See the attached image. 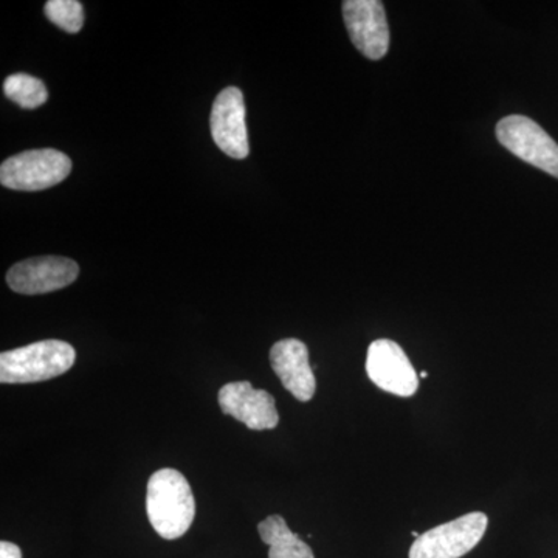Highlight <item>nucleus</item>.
I'll return each mask as SVG.
<instances>
[{
	"label": "nucleus",
	"mask_w": 558,
	"mask_h": 558,
	"mask_svg": "<svg viewBox=\"0 0 558 558\" xmlns=\"http://www.w3.org/2000/svg\"><path fill=\"white\" fill-rule=\"evenodd\" d=\"M9 100L16 102L24 109H36L49 100V92L44 86L43 81L27 73H13L3 83Z\"/></svg>",
	"instance_id": "nucleus-13"
},
{
	"label": "nucleus",
	"mask_w": 558,
	"mask_h": 558,
	"mask_svg": "<svg viewBox=\"0 0 558 558\" xmlns=\"http://www.w3.org/2000/svg\"><path fill=\"white\" fill-rule=\"evenodd\" d=\"M366 373L384 391L411 398L416 395L418 377L409 355L396 341L381 339L371 343L366 355Z\"/></svg>",
	"instance_id": "nucleus-6"
},
{
	"label": "nucleus",
	"mask_w": 558,
	"mask_h": 558,
	"mask_svg": "<svg viewBox=\"0 0 558 558\" xmlns=\"http://www.w3.org/2000/svg\"><path fill=\"white\" fill-rule=\"evenodd\" d=\"M343 17L349 38L363 57L379 61L388 53L389 28L384 3L379 0H347Z\"/></svg>",
	"instance_id": "nucleus-8"
},
{
	"label": "nucleus",
	"mask_w": 558,
	"mask_h": 558,
	"mask_svg": "<svg viewBox=\"0 0 558 558\" xmlns=\"http://www.w3.org/2000/svg\"><path fill=\"white\" fill-rule=\"evenodd\" d=\"M146 512L149 523L165 539L186 534L196 515V501L189 480L174 469H161L148 481Z\"/></svg>",
	"instance_id": "nucleus-1"
},
{
	"label": "nucleus",
	"mask_w": 558,
	"mask_h": 558,
	"mask_svg": "<svg viewBox=\"0 0 558 558\" xmlns=\"http://www.w3.org/2000/svg\"><path fill=\"white\" fill-rule=\"evenodd\" d=\"M418 377H421V379H425V377H428L427 371H422L421 376Z\"/></svg>",
	"instance_id": "nucleus-16"
},
{
	"label": "nucleus",
	"mask_w": 558,
	"mask_h": 558,
	"mask_svg": "<svg viewBox=\"0 0 558 558\" xmlns=\"http://www.w3.org/2000/svg\"><path fill=\"white\" fill-rule=\"evenodd\" d=\"M76 352L61 340H44L0 354L2 384H36L54 379L72 368Z\"/></svg>",
	"instance_id": "nucleus-2"
},
{
	"label": "nucleus",
	"mask_w": 558,
	"mask_h": 558,
	"mask_svg": "<svg viewBox=\"0 0 558 558\" xmlns=\"http://www.w3.org/2000/svg\"><path fill=\"white\" fill-rule=\"evenodd\" d=\"M78 275L80 266L73 259L39 256L14 264L7 274V282L22 295H40L68 288Z\"/></svg>",
	"instance_id": "nucleus-7"
},
{
	"label": "nucleus",
	"mask_w": 558,
	"mask_h": 558,
	"mask_svg": "<svg viewBox=\"0 0 558 558\" xmlns=\"http://www.w3.org/2000/svg\"><path fill=\"white\" fill-rule=\"evenodd\" d=\"M258 532L269 546V558H315L311 546L290 531L282 517H267L258 524Z\"/></svg>",
	"instance_id": "nucleus-12"
},
{
	"label": "nucleus",
	"mask_w": 558,
	"mask_h": 558,
	"mask_svg": "<svg viewBox=\"0 0 558 558\" xmlns=\"http://www.w3.org/2000/svg\"><path fill=\"white\" fill-rule=\"evenodd\" d=\"M411 535H413L414 538L421 537V535H418L417 532H411Z\"/></svg>",
	"instance_id": "nucleus-17"
},
{
	"label": "nucleus",
	"mask_w": 558,
	"mask_h": 558,
	"mask_svg": "<svg viewBox=\"0 0 558 558\" xmlns=\"http://www.w3.org/2000/svg\"><path fill=\"white\" fill-rule=\"evenodd\" d=\"M486 513L472 512L468 515L429 529L416 538L410 549V558H461L486 534Z\"/></svg>",
	"instance_id": "nucleus-4"
},
{
	"label": "nucleus",
	"mask_w": 558,
	"mask_h": 558,
	"mask_svg": "<svg viewBox=\"0 0 558 558\" xmlns=\"http://www.w3.org/2000/svg\"><path fill=\"white\" fill-rule=\"evenodd\" d=\"M72 172V160L57 149H32L16 154L0 167V183L16 191L51 189Z\"/></svg>",
	"instance_id": "nucleus-3"
},
{
	"label": "nucleus",
	"mask_w": 558,
	"mask_h": 558,
	"mask_svg": "<svg viewBox=\"0 0 558 558\" xmlns=\"http://www.w3.org/2000/svg\"><path fill=\"white\" fill-rule=\"evenodd\" d=\"M219 405L223 414L256 432L275 428L279 422L274 396L264 389L253 388L250 381L223 385L219 391Z\"/></svg>",
	"instance_id": "nucleus-10"
},
{
	"label": "nucleus",
	"mask_w": 558,
	"mask_h": 558,
	"mask_svg": "<svg viewBox=\"0 0 558 558\" xmlns=\"http://www.w3.org/2000/svg\"><path fill=\"white\" fill-rule=\"evenodd\" d=\"M213 140L231 159L248 156V134L245 126L244 95L238 87H227L216 97L209 117Z\"/></svg>",
	"instance_id": "nucleus-9"
},
{
	"label": "nucleus",
	"mask_w": 558,
	"mask_h": 558,
	"mask_svg": "<svg viewBox=\"0 0 558 558\" xmlns=\"http://www.w3.org/2000/svg\"><path fill=\"white\" fill-rule=\"evenodd\" d=\"M497 138L513 156L558 179V143L534 120L506 117L497 124Z\"/></svg>",
	"instance_id": "nucleus-5"
},
{
	"label": "nucleus",
	"mask_w": 558,
	"mask_h": 558,
	"mask_svg": "<svg viewBox=\"0 0 558 558\" xmlns=\"http://www.w3.org/2000/svg\"><path fill=\"white\" fill-rule=\"evenodd\" d=\"M44 11L49 21L64 32L78 33L83 28L84 10L76 0H49Z\"/></svg>",
	"instance_id": "nucleus-14"
},
{
	"label": "nucleus",
	"mask_w": 558,
	"mask_h": 558,
	"mask_svg": "<svg viewBox=\"0 0 558 558\" xmlns=\"http://www.w3.org/2000/svg\"><path fill=\"white\" fill-rule=\"evenodd\" d=\"M0 558H22L20 546L10 542L0 543Z\"/></svg>",
	"instance_id": "nucleus-15"
},
{
	"label": "nucleus",
	"mask_w": 558,
	"mask_h": 558,
	"mask_svg": "<svg viewBox=\"0 0 558 558\" xmlns=\"http://www.w3.org/2000/svg\"><path fill=\"white\" fill-rule=\"evenodd\" d=\"M270 363L275 374L293 398L310 402L317 389L314 371L311 368L310 351L303 341L286 339L270 349Z\"/></svg>",
	"instance_id": "nucleus-11"
}]
</instances>
